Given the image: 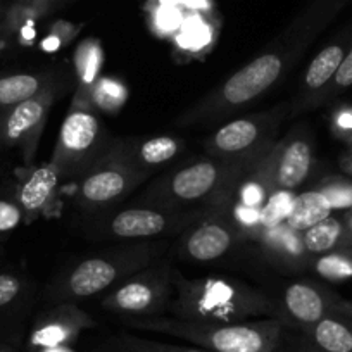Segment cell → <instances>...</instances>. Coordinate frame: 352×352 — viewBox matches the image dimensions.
<instances>
[{"instance_id":"2e32d148","label":"cell","mask_w":352,"mask_h":352,"mask_svg":"<svg viewBox=\"0 0 352 352\" xmlns=\"http://www.w3.org/2000/svg\"><path fill=\"white\" fill-rule=\"evenodd\" d=\"M297 352H352V328L337 314H328L304 328Z\"/></svg>"},{"instance_id":"ac0fdd59","label":"cell","mask_w":352,"mask_h":352,"mask_svg":"<svg viewBox=\"0 0 352 352\" xmlns=\"http://www.w3.org/2000/svg\"><path fill=\"white\" fill-rule=\"evenodd\" d=\"M26 283L18 273H0V344L16 338V323L25 302Z\"/></svg>"},{"instance_id":"ba28073f","label":"cell","mask_w":352,"mask_h":352,"mask_svg":"<svg viewBox=\"0 0 352 352\" xmlns=\"http://www.w3.org/2000/svg\"><path fill=\"white\" fill-rule=\"evenodd\" d=\"M352 45V32H347L344 36H340L335 42L328 43L327 47L320 50L314 56L307 66L306 74H304L302 87L299 90L296 104H294V113H299L302 109L321 104L323 94L333 81L345 54Z\"/></svg>"},{"instance_id":"7402d4cb","label":"cell","mask_w":352,"mask_h":352,"mask_svg":"<svg viewBox=\"0 0 352 352\" xmlns=\"http://www.w3.org/2000/svg\"><path fill=\"white\" fill-rule=\"evenodd\" d=\"M314 272L330 282H345L352 278V249H337L321 254L313 264Z\"/></svg>"},{"instance_id":"f1b7e54d","label":"cell","mask_w":352,"mask_h":352,"mask_svg":"<svg viewBox=\"0 0 352 352\" xmlns=\"http://www.w3.org/2000/svg\"><path fill=\"white\" fill-rule=\"evenodd\" d=\"M331 314H337V316L340 318V320H344L345 323H347L349 327L352 328V302L340 299L337 304H335V307H333V311H331Z\"/></svg>"},{"instance_id":"836d02e7","label":"cell","mask_w":352,"mask_h":352,"mask_svg":"<svg viewBox=\"0 0 352 352\" xmlns=\"http://www.w3.org/2000/svg\"><path fill=\"white\" fill-rule=\"evenodd\" d=\"M52 2H56V0H32V4L38 6V8H42V6H50Z\"/></svg>"},{"instance_id":"8992f818","label":"cell","mask_w":352,"mask_h":352,"mask_svg":"<svg viewBox=\"0 0 352 352\" xmlns=\"http://www.w3.org/2000/svg\"><path fill=\"white\" fill-rule=\"evenodd\" d=\"M100 135L99 120L85 107H74L60 126L59 142L52 162L59 173L74 171L96 147Z\"/></svg>"},{"instance_id":"83f0119b","label":"cell","mask_w":352,"mask_h":352,"mask_svg":"<svg viewBox=\"0 0 352 352\" xmlns=\"http://www.w3.org/2000/svg\"><path fill=\"white\" fill-rule=\"evenodd\" d=\"M333 128L338 137L352 145V106H344L335 111Z\"/></svg>"},{"instance_id":"52a82bcc","label":"cell","mask_w":352,"mask_h":352,"mask_svg":"<svg viewBox=\"0 0 352 352\" xmlns=\"http://www.w3.org/2000/svg\"><path fill=\"white\" fill-rule=\"evenodd\" d=\"M168 290V282L162 280V275H142L104 297L102 307L113 313L151 316L164 309Z\"/></svg>"},{"instance_id":"7a4b0ae2","label":"cell","mask_w":352,"mask_h":352,"mask_svg":"<svg viewBox=\"0 0 352 352\" xmlns=\"http://www.w3.org/2000/svg\"><path fill=\"white\" fill-rule=\"evenodd\" d=\"M138 330L184 338L209 352H276L282 344V320H250L240 323H206L185 320H133Z\"/></svg>"},{"instance_id":"30bf717a","label":"cell","mask_w":352,"mask_h":352,"mask_svg":"<svg viewBox=\"0 0 352 352\" xmlns=\"http://www.w3.org/2000/svg\"><path fill=\"white\" fill-rule=\"evenodd\" d=\"M142 176L144 171L131 168L126 162H106V166H99L85 175L78 185V197L85 204H109L126 194Z\"/></svg>"},{"instance_id":"44dd1931","label":"cell","mask_w":352,"mask_h":352,"mask_svg":"<svg viewBox=\"0 0 352 352\" xmlns=\"http://www.w3.org/2000/svg\"><path fill=\"white\" fill-rule=\"evenodd\" d=\"M50 83L47 76L36 73H14L0 76V109L18 106L38 96Z\"/></svg>"},{"instance_id":"8fae6325","label":"cell","mask_w":352,"mask_h":352,"mask_svg":"<svg viewBox=\"0 0 352 352\" xmlns=\"http://www.w3.org/2000/svg\"><path fill=\"white\" fill-rule=\"evenodd\" d=\"M313 168V144L306 133H294L275 145L273 184L276 190L292 192L304 184Z\"/></svg>"},{"instance_id":"9c48e42d","label":"cell","mask_w":352,"mask_h":352,"mask_svg":"<svg viewBox=\"0 0 352 352\" xmlns=\"http://www.w3.org/2000/svg\"><path fill=\"white\" fill-rule=\"evenodd\" d=\"M92 327V318L87 316L76 306L64 304L38 318L30 333L28 347L36 352L40 349L69 345L80 337L81 331Z\"/></svg>"},{"instance_id":"6da1fadb","label":"cell","mask_w":352,"mask_h":352,"mask_svg":"<svg viewBox=\"0 0 352 352\" xmlns=\"http://www.w3.org/2000/svg\"><path fill=\"white\" fill-rule=\"evenodd\" d=\"M173 313L178 320L206 323H240L275 311L272 300L257 290L226 278L187 280L175 275Z\"/></svg>"},{"instance_id":"d6986e66","label":"cell","mask_w":352,"mask_h":352,"mask_svg":"<svg viewBox=\"0 0 352 352\" xmlns=\"http://www.w3.org/2000/svg\"><path fill=\"white\" fill-rule=\"evenodd\" d=\"M302 242L309 256H321L337 249H352V233L342 219L328 216L302 233Z\"/></svg>"},{"instance_id":"484cf974","label":"cell","mask_w":352,"mask_h":352,"mask_svg":"<svg viewBox=\"0 0 352 352\" xmlns=\"http://www.w3.org/2000/svg\"><path fill=\"white\" fill-rule=\"evenodd\" d=\"M23 219H25V214H23L18 201L0 195V239L14 232L21 225Z\"/></svg>"},{"instance_id":"3957f363","label":"cell","mask_w":352,"mask_h":352,"mask_svg":"<svg viewBox=\"0 0 352 352\" xmlns=\"http://www.w3.org/2000/svg\"><path fill=\"white\" fill-rule=\"evenodd\" d=\"M287 109L261 113L254 116L230 121L209 138L208 148L219 159L233 162H247L270 151V140L275 137L280 121Z\"/></svg>"},{"instance_id":"9a60e30c","label":"cell","mask_w":352,"mask_h":352,"mask_svg":"<svg viewBox=\"0 0 352 352\" xmlns=\"http://www.w3.org/2000/svg\"><path fill=\"white\" fill-rule=\"evenodd\" d=\"M235 242L233 230L223 221H206L188 233L184 242L187 257L199 263H211L225 256Z\"/></svg>"},{"instance_id":"603a6c76","label":"cell","mask_w":352,"mask_h":352,"mask_svg":"<svg viewBox=\"0 0 352 352\" xmlns=\"http://www.w3.org/2000/svg\"><path fill=\"white\" fill-rule=\"evenodd\" d=\"M180 151V140L164 135V137H155L151 138V140H145L138 147V159H140L142 166H145V168H154V166H161L164 162L171 161Z\"/></svg>"},{"instance_id":"e0dca14e","label":"cell","mask_w":352,"mask_h":352,"mask_svg":"<svg viewBox=\"0 0 352 352\" xmlns=\"http://www.w3.org/2000/svg\"><path fill=\"white\" fill-rule=\"evenodd\" d=\"M169 216L154 209H124L109 223V233L121 239H147L166 232Z\"/></svg>"},{"instance_id":"5b68a950","label":"cell","mask_w":352,"mask_h":352,"mask_svg":"<svg viewBox=\"0 0 352 352\" xmlns=\"http://www.w3.org/2000/svg\"><path fill=\"white\" fill-rule=\"evenodd\" d=\"M54 100V87L47 85L38 96L0 109V147H25L32 151Z\"/></svg>"},{"instance_id":"277c9868","label":"cell","mask_w":352,"mask_h":352,"mask_svg":"<svg viewBox=\"0 0 352 352\" xmlns=\"http://www.w3.org/2000/svg\"><path fill=\"white\" fill-rule=\"evenodd\" d=\"M243 168L245 162H233L225 159L197 161L173 173L166 184V190H157V194L166 195L176 202H197L211 195L214 199H221L228 194L233 180Z\"/></svg>"},{"instance_id":"4316f807","label":"cell","mask_w":352,"mask_h":352,"mask_svg":"<svg viewBox=\"0 0 352 352\" xmlns=\"http://www.w3.org/2000/svg\"><path fill=\"white\" fill-rule=\"evenodd\" d=\"M349 87H352V45H351V49L347 50V54H345L344 60H342V64H340V67H338L337 74H335L333 81H331L330 87L327 88V92L323 94V99H321V102H327V100H330L331 97L342 94L345 88H349Z\"/></svg>"},{"instance_id":"d4e9b609","label":"cell","mask_w":352,"mask_h":352,"mask_svg":"<svg viewBox=\"0 0 352 352\" xmlns=\"http://www.w3.org/2000/svg\"><path fill=\"white\" fill-rule=\"evenodd\" d=\"M330 201L331 209H352V182L345 178H330L320 188Z\"/></svg>"},{"instance_id":"4dcf8cb0","label":"cell","mask_w":352,"mask_h":352,"mask_svg":"<svg viewBox=\"0 0 352 352\" xmlns=\"http://www.w3.org/2000/svg\"><path fill=\"white\" fill-rule=\"evenodd\" d=\"M342 169H344L345 173H347V175H351L352 176V151L349 152L347 155H345L344 159H342Z\"/></svg>"},{"instance_id":"d6a6232c","label":"cell","mask_w":352,"mask_h":352,"mask_svg":"<svg viewBox=\"0 0 352 352\" xmlns=\"http://www.w3.org/2000/svg\"><path fill=\"white\" fill-rule=\"evenodd\" d=\"M342 221L345 223V226H347V230L352 233V211H349L347 214H345L344 218H342Z\"/></svg>"},{"instance_id":"cb8c5ba5","label":"cell","mask_w":352,"mask_h":352,"mask_svg":"<svg viewBox=\"0 0 352 352\" xmlns=\"http://www.w3.org/2000/svg\"><path fill=\"white\" fill-rule=\"evenodd\" d=\"M121 345L131 349L137 352H209L201 347H185V345H175V344H166V342L159 340H148V338H138L133 335H123L120 338Z\"/></svg>"},{"instance_id":"e575fe53","label":"cell","mask_w":352,"mask_h":352,"mask_svg":"<svg viewBox=\"0 0 352 352\" xmlns=\"http://www.w3.org/2000/svg\"><path fill=\"white\" fill-rule=\"evenodd\" d=\"M21 2H25V4H32V0H21Z\"/></svg>"},{"instance_id":"f546056e","label":"cell","mask_w":352,"mask_h":352,"mask_svg":"<svg viewBox=\"0 0 352 352\" xmlns=\"http://www.w3.org/2000/svg\"><path fill=\"white\" fill-rule=\"evenodd\" d=\"M100 352H137V351H131V349L124 347V345H121L120 342H114L113 345H109V347L102 349Z\"/></svg>"},{"instance_id":"7c38bea8","label":"cell","mask_w":352,"mask_h":352,"mask_svg":"<svg viewBox=\"0 0 352 352\" xmlns=\"http://www.w3.org/2000/svg\"><path fill=\"white\" fill-rule=\"evenodd\" d=\"M338 300L340 297L320 289L313 283H292L287 287L285 294H283V309H285V316L282 318L283 324L289 320L300 330L313 327L314 323L331 314Z\"/></svg>"},{"instance_id":"5bb4252c","label":"cell","mask_w":352,"mask_h":352,"mask_svg":"<svg viewBox=\"0 0 352 352\" xmlns=\"http://www.w3.org/2000/svg\"><path fill=\"white\" fill-rule=\"evenodd\" d=\"M60 173L52 161L32 171V175L19 185L16 201L25 214V221L35 219L52 201L59 185Z\"/></svg>"},{"instance_id":"ffe728a7","label":"cell","mask_w":352,"mask_h":352,"mask_svg":"<svg viewBox=\"0 0 352 352\" xmlns=\"http://www.w3.org/2000/svg\"><path fill=\"white\" fill-rule=\"evenodd\" d=\"M331 216V204L321 190H309L296 195L290 204L285 225L297 233H304Z\"/></svg>"},{"instance_id":"4fadbf2b","label":"cell","mask_w":352,"mask_h":352,"mask_svg":"<svg viewBox=\"0 0 352 352\" xmlns=\"http://www.w3.org/2000/svg\"><path fill=\"white\" fill-rule=\"evenodd\" d=\"M120 275H123V266L107 257H88L81 261L69 273L64 290L66 299H87L109 289Z\"/></svg>"},{"instance_id":"1f68e13d","label":"cell","mask_w":352,"mask_h":352,"mask_svg":"<svg viewBox=\"0 0 352 352\" xmlns=\"http://www.w3.org/2000/svg\"><path fill=\"white\" fill-rule=\"evenodd\" d=\"M36 352H74L69 345H63V347H49V349H40Z\"/></svg>"}]
</instances>
